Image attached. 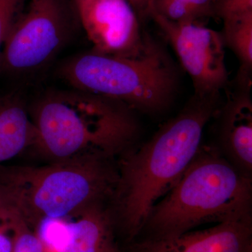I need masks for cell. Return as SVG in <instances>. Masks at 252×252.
I'll return each mask as SVG.
<instances>
[{"label":"cell","instance_id":"obj_1","mask_svg":"<svg viewBox=\"0 0 252 252\" xmlns=\"http://www.w3.org/2000/svg\"><path fill=\"white\" fill-rule=\"evenodd\" d=\"M220 95H195L119 164L112 200L123 229L130 239L142 232L150 212L185 173L201 147L204 128L220 109Z\"/></svg>","mask_w":252,"mask_h":252},{"label":"cell","instance_id":"obj_2","mask_svg":"<svg viewBox=\"0 0 252 252\" xmlns=\"http://www.w3.org/2000/svg\"><path fill=\"white\" fill-rule=\"evenodd\" d=\"M29 113L32 148L51 162L92 154L114 158L128 150L140 132L130 107L75 89L42 94Z\"/></svg>","mask_w":252,"mask_h":252},{"label":"cell","instance_id":"obj_3","mask_svg":"<svg viewBox=\"0 0 252 252\" xmlns=\"http://www.w3.org/2000/svg\"><path fill=\"white\" fill-rule=\"evenodd\" d=\"M251 177L220 149L201 146L185 173L152 208L146 238H170L206 223L252 217ZM143 231V230H142Z\"/></svg>","mask_w":252,"mask_h":252},{"label":"cell","instance_id":"obj_4","mask_svg":"<svg viewBox=\"0 0 252 252\" xmlns=\"http://www.w3.org/2000/svg\"><path fill=\"white\" fill-rule=\"evenodd\" d=\"M112 158L86 155L41 167H1L0 179L14 190L25 220L71 217L86 207L112 199L119 172Z\"/></svg>","mask_w":252,"mask_h":252},{"label":"cell","instance_id":"obj_5","mask_svg":"<svg viewBox=\"0 0 252 252\" xmlns=\"http://www.w3.org/2000/svg\"><path fill=\"white\" fill-rule=\"evenodd\" d=\"M59 74L73 89L152 114L170 106L178 84L170 55L147 34L143 49L135 56H108L91 51L67 60Z\"/></svg>","mask_w":252,"mask_h":252},{"label":"cell","instance_id":"obj_6","mask_svg":"<svg viewBox=\"0 0 252 252\" xmlns=\"http://www.w3.org/2000/svg\"><path fill=\"white\" fill-rule=\"evenodd\" d=\"M73 16L68 0H31L5 41L0 72L19 75L45 67L70 39Z\"/></svg>","mask_w":252,"mask_h":252},{"label":"cell","instance_id":"obj_7","mask_svg":"<svg viewBox=\"0 0 252 252\" xmlns=\"http://www.w3.org/2000/svg\"><path fill=\"white\" fill-rule=\"evenodd\" d=\"M146 15L154 20L170 43L191 79L195 95H220L228 81L221 33L198 22H173L152 10H147Z\"/></svg>","mask_w":252,"mask_h":252},{"label":"cell","instance_id":"obj_8","mask_svg":"<svg viewBox=\"0 0 252 252\" xmlns=\"http://www.w3.org/2000/svg\"><path fill=\"white\" fill-rule=\"evenodd\" d=\"M92 51L114 56L138 54L145 44L138 18L128 0H91L75 6Z\"/></svg>","mask_w":252,"mask_h":252},{"label":"cell","instance_id":"obj_9","mask_svg":"<svg viewBox=\"0 0 252 252\" xmlns=\"http://www.w3.org/2000/svg\"><path fill=\"white\" fill-rule=\"evenodd\" d=\"M131 252H252V217L170 238H145L132 245Z\"/></svg>","mask_w":252,"mask_h":252},{"label":"cell","instance_id":"obj_10","mask_svg":"<svg viewBox=\"0 0 252 252\" xmlns=\"http://www.w3.org/2000/svg\"><path fill=\"white\" fill-rule=\"evenodd\" d=\"M220 153L244 174L252 170V102L245 91L232 94L219 110Z\"/></svg>","mask_w":252,"mask_h":252},{"label":"cell","instance_id":"obj_11","mask_svg":"<svg viewBox=\"0 0 252 252\" xmlns=\"http://www.w3.org/2000/svg\"><path fill=\"white\" fill-rule=\"evenodd\" d=\"M72 217L61 252H119L114 241L112 214L104 203L91 205Z\"/></svg>","mask_w":252,"mask_h":252},{"label":"cell","instance_id":"obj_12","mask_svg":"<svg viewBox=\"0 0 252 252\" xmlns=\"http://www.w3.org/2000/svg\"><path fill=\"white\" fill-rule=\"evenodd\" d=\"M34 130L24 99L16 93L0 96V165L34 143Z\"/></svg>","mask_w":252,"mask_h":252},{"label":"cell","instance_id":"obj_13","mask_svg":"<svg viewBox=\"0 0 252 252\" xmlns=\"http://www.w3.org/2000/svg\"><path fill=\"white\" fill-rule=\"evenodd\" d=\"M215 0H152L147 10H152L162 17L173 22H198L199 20L203 18L215 16Z\"/></svg>","mask_w":252,"mask_h":252},{"label":"cell","instance_id":"obj_14","mask_svg":"<svg viewBox=\"0 0 252 252\" xmlns=\"http://www.w3.org/2000/svg\"><path fill=\"white\" fill-rule=\"evenodd\" d=\"M224 45L230 48L248 72L252 66V14L230 22L223 23L221 32Z\"/></svg>","mask_w":252,"mask_h":252},{"label":"cell","instance_id":"obj_15","mask_svg":"<svg viewBox=\"0 0 252 252\" xmlns=\"http://www.w3.org/2000/svg\"><path fill=\"white\" fill-rule=\"evenodd\" d=\"M9 229L13 232L11 252H48L39 235L30 230L23 217L12 222Z\"/></svg>","mask_w":252,"mask_h":252},{"label":"cell","instance_id":"obj_16","mask_svg":"<svg viewBox=\"0 0 252 252\" xmlns=\"http://www.w3.org/2000/svg\"><path fill=\"white\" fill-rule=\"evenodd\" d=\"M26 0H0V54L15 23L25 11Z\"/></svg>","mask_w":252,"mask_h":252},{"label":"cell","instance_id":"obj_17","mask_svg":"<svg viewBox=\"0 0 252 252\" xmlns=\"http://www.w3.org/2000/svg\"><path fill=\"white\" fill-rule=\"evenodd\" d=\"M20 217L23 216L14 190L0 179V226L9 230L11 223Z\"/></svg>","mask_w":252,"mask_h":252},{"label":"cell","instance_id":"obj_18","mask_svg":"<svg viewBox=\"0 0 252 252\" xmlns=\"http://www.w3.org/2000/svg\"><path fill=\"white\" fill-rule=\"evenodd\" d=\"M214 11L223 23L230 22L252 14V0H215Z\"/></svg>","mask_w":252,"mask_h":252},{"label":"cell","instance_id":"obj_19","mask_svg":"<svg viewBox=\"0 0 252 252\" xmlns=\"http://www.w3.org/2000/svg\"><path fill=\"white\" fill-rule=\"evenodd\" d=\"M9 230L4 226H0V252H11L12 239L6 234Z\"/></svg>","mask_w":252,"mask_h":252},{"label":"cell","instance_id":"obj_20","mask_svg":"<svg viewBox=\"0 0 252 252\" xmlns=\"http://www.w3.org/2000/svg\"><path fill=\"white\" fill-rule=\"evenodd\" d=\"M152 0H128L130 4L132 5L136 12L140 14H146L149 3Z\"/></svg>","mask_w":252,"mask_h":252},{"label":"cell","instance_id":"obj_21","mask_svg":"<svg viewBox=\"0 0 252 252\" xmlns=\"http://www.w3.org/2000/svg\"><path fill=\"white\" fill-rule=\"evenodd\" d=\"M91 1V0H73L74 1V6H77L78 4H82V3L87 2V1Z\"/></svg>","mask_w":252,"mask_h":252}]
</instances>
